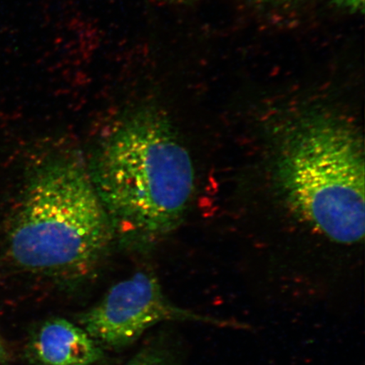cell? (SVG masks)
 <instances>
[{"label":"cell","mask_w":365,"mask_h":365,"mask_svg":"<svg viewBox=\"0 0 365 365\" xmlns=\"http://www.w3.org/2000/svg\"><path fill=\"white\" fill-rule=\"evenodd\" d=\"M88 172L113 236L136 247H148L175 230L194 190L190 153L154 104L123 114Z\"/></svg>","instance_id":"6da1fadb"},{"label":"cell","mask_w":365,"mask_h":365,"mask_svg":"<svg viewBox=\"0 0 365 365\" xmlns=\"http://www.w3.org/2000/svg\"><path fill=\"white\" fill-rule=\"evenodd\" d=\"M263 1H269V2H287V1H291V0H263Z\"/></svg>","instance_id":"9c48e42d"},{"label":"cell","mask_w":365,"mask_h":365,"mask_svg":"<svg viewBox=\"0 0 365 365\" xmlns=\"http://www.w3.org/2000/svg\"><path fill=\"white\" fill-rule=\"evenodd\" d=\"M129 365H158L156 362L153 361V360H150L149 359H140L135 360L133 363L130 364Z\"/></svg>","instance_id":"ba28073f"},{"label":"cell","mask_w":365,"mask_h":365,"mask_svg":"<svg viewBox=\"0 0 365 365\" xmlns=\"http://www.w3.org/2000/svg\"><path fill=\"white\" fill-rule=\"evenodd\" d=\"M113 237L88 170L50 160L31 176L9 230L8 254L21 270L58 279L83 277Z\"/></svg>","instance_id":"7a4b0ae2"},{"label":"cell","mask_w":365,"mask_h":365,"mask_svg":"<svg viewBox=\"0 0 365 365\" xmlns=\"http://www.w3.org/2000/svg\"><path fill=\"white\" fill-rule=\"evenodd\" d=\"M287 202L322 234L341 244L364 235V155L352 128L329 118L302 123L277 163Z\"/></svg>","instance_id":"3957f363"},{"label":"cell","mask_w":365,"mask_h":365,"mask_svg":"<svg viewBox=\"0 0 365 365\" xmlns=\"http://www.w3.org/2000/svg\"><path fill=\"white\" fill-rule=\"evenodd\" d=\"M195 318L168 300L153 274L140 272L113 285L79 322L99 346L116 349L131 344L159 323Z\"/></svg>","instance_id":"277c9868"},{"label":"cell","mask_w":365,"mask_h":365,"mask_svg":"<svg viewBox=\"0 0 365 365\" xmlns=\"http://www.w3.org/2000/svg\"><path fill=\"white\" fill-rule=\"evenodd\" d=\"M331 2L351 11H363L364 8V0H331Z\"/></svg>","instance_id":"8992f818"},{"label":"cell","mask_w":365,"mask_h":365,"mask_svg":"<svg viewBox=\"0 0 365 365\" xmlns=\"http://www.w3.org/2000/svg\"><path fill=\"white\" fill-rule=\"evenodd\" d=\"M8 359V353L6 346L3 344L1 339H0V363L6 362Z\"/></svg>","instance_id":"52a82bcc"},{"label":"cell","mask_w":365,"mask_h":365,"mask_svg":"<svg viewBox=\"0 0 365 365\" xmlns=\"http://www.w3.org/2000/svg\"><path fill=\"white\" fill-rule=\"evenodd\" d=\"M31 357L38 365H91L103 357L83 328L65 319L45 322L31 339Z\"/></svg>","instance_id":"5b68a950"},{"label":"cell","mask_w":365,"mask_h":365,"mask_svg":"<svg viewBox=\"0 0 365 365\" xmlns=\"http://www.w3.org/2000/svg\"><path fill=\"white\" fill-rule=\"evenodd\" d=\"M168 1L184 2L185 0H168Z\"/></svg>","instance_id":"30bf717a"}]
</instances>
